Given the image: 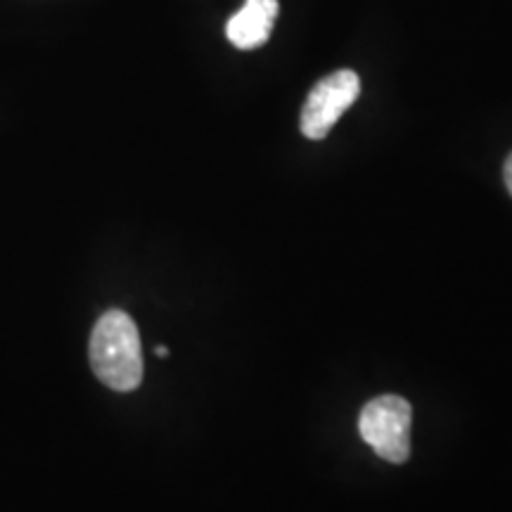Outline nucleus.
Instances as JSON below:
<instances>
[{
  "label": "nucleus",
  "mask_w": 512,
  "mask_h": 512,
  "mask_svg": "<svg viewBox=\"0 0 512 512\" xmlns=\"http://www.w3.org/2000/svg\"><path fill=\"white\" fill-rule=\"evenodd\" d=\"M91 368L114 392H133L143 382V351L133 318L121 309L102 313L91 332Z\"/></svg>",
  "instance_id": "obj_1"
},
{
  "label": "nucleus",
  "mask_w": 512,
  "mask_h": 512,
  "mask_svg": "<svg viewBox=\"0 0 512 512\" xmlns=\"http://www.w3.org/2000/svg\"><path fill=\"white\" fill-rule=\"evenodd\" d=\"M413 408L401 396L384 394L368 401L358 418V430L382 460L401 465L411 458Z\"/></svg>",
  "instance_id": "obj_2"
},
{
  "label": "nucleus",
  "mask_w": 512,
  "mask_h": 512,
  "mask_svg": "<svg viewBox=\"0 0 512 512\" xmlns=\"http://www.w3.org/2000/svg\"><path fill=\"white\" fill-rule=\"evenodd\" d=\"M358 93H361V81L351 69H339V72H332L325 79H320L311 88L309 98L302 107L299 126H302L304 136L309 140L328 138L332 126L354 105Z\"/></svg>",
  "instance_id": "obj_3"
},
{
  "label": "nucleus",
  "mask_w": 512,
  "mask_h": 512,
  "mask_svg": "<svg viewBox=\"0 0 512 512\" xmlns=\"http://www.w3.org/2000/svg\"><path fill=\"white\" fill-rule=\"evenodd\" d=\"M278 10V0H247L238 15L230 17L226 27L228 41L240 50L261 48L271 38Z\"/></svg>",
  "instance_id": "obj_4"
},
{
  "label": "nucleus",
  "mask_w": 512,
  "mask_h": 512,
  "mask_svg": "<svg viewBox=\"0 0 512 512\" xmlns=\"http://www.w3.org/2000/svg\"><path fill=\"white\" fill-rule=\"evenodd\" d=\"M503 178H505V188H508V192L512 195V152L508 155V159H505Z\"/></svg>",
  "instance_id": "obj_5"
},
{
  "label": "nucleus",
  "mask_w": 512,
  "mask_h": 512,
  "mask_svg": "<svg viewBox=\"0 0 512 512\" xmlns=\"http://www.w3.org/2000/svg\"><path fill=\"white\" fill-rule=\"evenodd\" d=\"M155 351H157V356H162V358L169 356V349H166V347H157Z\"/></svg>",
  "instance_id": "obj_6"
}]
</instances>
